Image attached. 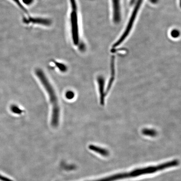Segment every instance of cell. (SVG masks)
I'll use <instances>...</instances> for the list:
<instances>
[{"instance_id":"cell-7","label":"cell","mask_w":181,"mask_h":181,"mask_svg":"<svg viewBox=\"0 0 181 181\" xmlns=\"http://www.w3.org/2000/svg\"><path fill=\"white\" fill-rule=\"evenodd\" d=\"M11 110L13 113L20 115L23 112V111L18 106L15 105H13L11 107Z\"/></svg>"},{"instance_id":"cell-4","label":"cell","mask_w":181,"mask_h":181,"mask_svg":"<svg viewBox=\"0 0 181 181\" xmlns=\"http://www.w3.org/2000/svg\"><path fill=\"white\" fill-rule=\"evenodd\" d=\"M113 3L114 20L116 22H118L119 21V0H113Z\"/></svg>"},{"instance_id":"cell-5","label":"cell","mask_w":181,"mask_h":181,"mask_svg":"<svg viewBox=\"0 0 181 181\" xmlns=\"http://www.w3.org/2000/svg\"><path fill=\"white\" fill-rule=\"evenodd\" d=\"M142 133L146 136L154 137L157 135V132L155 130L151 129H144L142 130Z\"/></svg>"},{"instance_id":"cell-9","label":"cell","mask_w":181,"mask_h":181,"mask_svg":"<svg viewBox=\"0 0 181 181\" xmlns=\"http://www.w3.org/2000/svg\"><path fill=\"white\" fill-rule=\"evenodd\" d=\"M66 97L67 99H72L75 97V94L73 91L71 90H69L67 91L66 94Z\"/></svg>"},{"instance_id":"cell-6","label":"cell","mask_w":181,"mask_h":181,"mask_svg":"<svg viewBox=\"0 0 181 181\" xmlns=\"http://www.w3.org/2000/svg\"><path fill=\"white\" fill-rule=\"evenodd\" d=\"M112 77L111 79H110V81H109V85H108V87H107V92H108L109 89H110V87H111L112 84L114 79V76H115V66H114L115 65H114V59L112 60Z\"/></svg>"},{"instance_id":"cell-8","label":"cell","mask_w":181,"mask_h":181,"mask_svg":"<svg viewBox=\"0 0 181 181\" xmlns=\"http://www.w3.org/2000/svg\"><path fill=\"white\" fill-rule=\"evenodd\" d=\"M55 63V65L56 66L59 68L60 71H62V72H65L67 71V67L65 65L61 63H59V62H54Z\"/></svg>"},{"instance_id":"cell-3","label":"cell","mask_w":181,"mask_h":181,"mask_svg":"<svg viewBox=\"0 0 181 181\" xmlns=\"http://www.w3.org/2000/svg\"><path fill=\"white\" fill-rule=\"evenodd\" d=\"M89 148L90 150L93 151L95 152L98 153L101 156H109V153L108 150L105 149V148H101L99 147L94 146L93 145H90L89 146Z\"/></svg>"},{"instance_id":"cell-1","label":"cell","mask_w":181,"mask_h":181,"mask_svg":"<svg viewBox=\"0 0 181 181\" xmlns=\"http://www.w3.org/2000/svg\"><path fill=\"white\" fill-rule=\"evenodd\" d=\"M35 73L48 92L52 107L51 125L53 127H56L59 124L60 114L58 97L53 87L50 83L43 71L41 69H37L36 70Z\"/></svg>"},{"instance_id":"cell-2","label":"cell","mask_w":181,"mask_h":181,"mask_svg":"<svg viewBox=\"0 0 181 181\" xmlns=\"http://www.w3.org/2000/svg\"><path fill=\"white\" fill-rule=\"evenodd\" d=\"M99 83V91L100 95L101 103L102 105H104L105 94H104V87H105V80L102 77H99L97 79Z\"/></svg>"},{"instance_id":"cell-10","label":"cell","mask_w":181,"mask_h":181,"mask_svg":"<svg viewBox=\"0 0 181 181\" xmlns=\"http://www.w3.org/2000/svg\"><path fill=\"white\" fill-rule=\"evenodd\" d=\"M13 2H15V3H16V4H17V5H18L19 7H20V8L22 9L23 11V12H25L26 13H27V12L26 10L24 8V7L22 6V4H21V3H20V1H19V0H13Z\"/></svg>"},{"instance_id":"cell-11","label":"cell","mask_w":181,"mask_h":181,"mask_svg":"<svg viewBox=\"0 0 181 181\" xmlns=\"http://www.w3.org/2000/svg\"><path fill=\"white\" fill-rule=\"evenodd\" d=\"M0 180L1 181H13L12 180L8 178L7 177L2 176L0 174Z\"/></svg>"}]
</instances>
